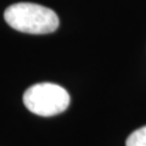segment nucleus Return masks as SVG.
I'll return each instance as SVG.
<instances>
[{"label":"nucleus","mask_w":146,"mask_h":146,"mask_svg":"<svg viewBox=\"0 0 146 146\" xmlns=\"http://www.w3.org/2000/svg\"><path fill=\"white\" fill-rule=\"evenodd\" d=\"M70 95L65 88L55 83H38L29 86L23 94V104L32 113L51 117L66 111Z\"/></svg>","instance_id":"obj_2"},{"label":"nucleus","mask_w":146,"mask_h":146,"mask_svg":"<svg viewBox=\"0 0 146 146\" xmlns=\"http://www.w3.org/2000/svg\"><path fill=\"white\" fill-rule=\"evenodd\" d=\"M125 146H146V125L136 129L128 136Z\"/></svg>","instance_id":"obj_3"},{"label":"nucleus","mask_w":146,"mask_h":146,"mask_svg":"<svg viewBox=\"0 0 146 146\" xmlns=\"http://www.w3.org/2000/svg\"><path fill=\"white\" fill-rule=\"evenodd\" d=\"M4 18L11 28L28 34L52 33L60 23L55 11L33 3L10 5L4 12Z\"/></svg>","instance_id":"obj_1"}]
</instances>
